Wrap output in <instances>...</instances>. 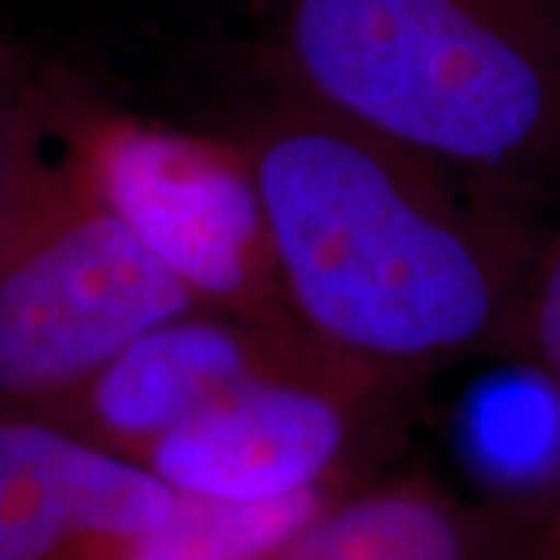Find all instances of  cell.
Segmentation results:
<instances>
[{
  "mask_svg": "<svg viewBox=\"0 0 560 560\" xmlns=\"http://www.w3.org/2000/svg\"><path fill=\"white\" fill-rule=\"evenodd\" d=\"M290 318L418 383L501 355L536 246L492 194L293 94L237 140Z\"/></svg>",
  "mask_w": 560,
  "mask_h": 560,
  "instance_id": "obj_1",
  "label": "cell"
},
{
  "mask_svg": "<svg viewBox=\"0 0 560 560\" xmlns=\"http://www.w3.org/2000/svg\"><path fill=\"white\" fill-rule=\"evenodd\" d=\"M293 94L492 197L560 168V0H278Z\"/></svg>",
  "mask_w": 560,
  "mask_h": 560,
  "instance_id": "obj_2",
  "label": "cell"
},
{
  "mask_svg": "<svg viewBox=\"0 0 560 560\" xmlns=\"http://www.w3.org/2000/svg\"><path fill=\"white\" fill-rule=\"evenodd\" d=\"M66 131V125H62ZM206 308L40 121L0 241V405L40 411L150 327Z\"/></svg>",
  "mask_w": 560,
  "mask_h": 560,
  "instance_id": "obj_3",
  "label": "cell"
},
{
  "mask_svg": "<svg viewBox=\"0 0 560 560\" xmlns=\"http://www.w3.org/2000/svg\"><path fill=\"white\" fill-rule=\"evenodd\" d=\"M418 383L396 381L312 342L168 430L140 458L175 492L278 501L340 486L399 427Z\"/></svg>",
  "mask_w": 560,
  "mask_h": 560,
  "instance_id": "obj_4",
  "label": "cell"
},
{
  "mask_svg": "<svg viewBox=\"0 0 560 560\" xmlns=\"http://www.w3.org/2000/svg\"><path fill=\"white\" fill-rule=\"evenodd\" d=\"M66 131L103 197L200 305L290 318L237 143L113 116H75Z\"/></svg>",
  "mask_w": 560,
  "mask_h": 560,
  "instance_id": "obj_5",
  "label": "cell"
},
{
  "mask_svg": "<svg viewBox=\"0 0 560 560\" xmlns=\"http://www.w3.org/2000/svg\"><path fill=\"white\" fill-rule=\"evenodd\" d=\"M312 342L293 318L197 308L150 327L32 415L140 464L168 430L243 383L278 371Z\"/></svg>",
  "mask_w": 560,
  "mask_h": 560,
  "instance_id": "obj_6",
  "label": "cell"
},
{
  "mask_svg": "<svg viewBox=\"0 0 560 560\" xmlns=\"http://www.w3.org/2000/svg\"><path fill=\"white\" fill-rule=\"evenodd\" d=\"M175 501L138 460L38 415H0V560H79L162 523Z\"/></svg>",
  "mask_w": 560,
  "mask_h": 560,
  "instance_id": "obj_7",
  "label": "cell"
},
{
  "mask_svg": "<svg viewBox=\"0 0 560 560\" xmlns=\"http://www.w3.org/2000/svg\"><path fill=\"white\" fill-rule=\"evenodd\" d=\"M521 539L508 517L423 477L327 501L259 560H508Z\"/></svg>",
  "mask_w": 560,
  "mask_h": 560,
  "instance_id": "obj_8",
  "label": "cell"
},
{
  "mask_svg": "<svg viewBox=\"0 0 560 560\" xmlns=\"http://www.w3.org/2000/svg\"><path fill=\"white\" fill-rule=\"evenodd\" d=\"M340 492L278 501H221L178 492L168 517L143 533L94 545L79 560H259Z\"/></svg>",
  "mask_w": 560,
  "mask_h": 560,
  "instance_id": "obj_9",
  "label": "cell"
},
{
  "mask_svg": "<svg viewBox=\"0 0 560 560\" xmlns=\"http://www.w3.org/2000/svg\"><path fill=\"white\" fill-rule=\"evenodd\" d=\"M501 355L560 399V237L536 249Z\"/></svg>",
  "mask_w": 560,
  "mask_h": 560,
  "instance_id": "obj_10",
  "label": "cell"
},
{
  "mask_svg": "<svg viewBox=\"0 0 560 560\" xmlns=\"http://www.w3.org/2000/svg\"><path fill=\"white\" fill-rule=\"evenodd\" d=\"M38 101V91L25 79L20 62L0 47V241L44 121Z\"/></svg>",
  "mask_w": 560,
  "mask_h": 560,
  "instance_id": "obj_11",
  "label": "cell"
},
{
  "mask_svg": "<svg viewBox=\"0 0 560 560\" xmlns=\"http://www.w3.org/2000/svg\"><path fill=\"white\" fill-rule=\"evenodd\" d=\"M508 560H560V508L533 533L514 541Z\"/></svg>",
  "mask_w": 560,
  "mask_h": 560,
  "instance_id": "obj_12",
  "label": "cell"
}]
</instances>
